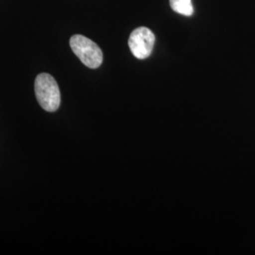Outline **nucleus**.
Returning <instances> with one entry per match:
<instances>
[{"instance_id": "obj_1", "label": "nucleus", "mask_w": 255, "mask_h": 255, "mask_svg": "<svg viewBox=\"0 0 255 255\" xmlns=\"http://www.w3.org/2000/svg\"><path fill=\"white\" fill-rule=\"evenodd\" d=\"M35 96L41 107L46 112H55L61 104V93L54 78L47 73L39 74L34 83Z\"/></svg>"}, {"instance_id": "obj_2", "label": "nucleus", "mask_w": 255, "mask_h": 255, "mask_svg": "<svg viewBox=\"0 0 255 255\" xmlns=\"http://www.w3.org/2000/svg\"><path fill=\"white\" fill-rule=\"evenodd\" d=\"M70 46L75 55L87 67L96 69L101 66L103 54L101 47L89 38L76 34L70 39Z\"/></svg>"}, {"instance_id": "obj_3", "label": "nucleus", "mask_w": 255, "mask_h": 255, "mask_svg": "<svg viewBox=\"0 0 255 255\" xmlns=\"http://www.w3.org/2000/svg\"><path fill=\"white\" fill-rule=\"evenodd\" d=\"M155 36L153 32L147 27L135 28L128 38V46L133 56L144 60L151 54L154 46Z\"/></svg>"}, {"instance_id": "obj_4", "label": "nucleus", "mask_w": 255, "mask_h": 255, "mask_svg": "<svg viewBox=\"0 0 255 255\" xmlns=\"http://www.w3.org/2000/svg\"><path fill=\"white\" fill-rule=\"evenodd\" d=\"M169 3L174 11L182 15L190 16L194 12L191 0H169Z\"/></svg>"}]
</instances>
